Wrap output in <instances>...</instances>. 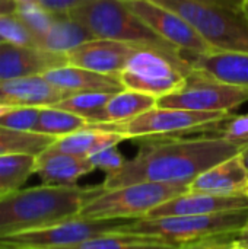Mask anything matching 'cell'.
Wrapping results in <instances>:
<instances>
[{
  "label": "cell",
  "mask_w": 248,
  "mask_h": 249,
  "mask_svg": "<svg viewBox=\"0 0 248 249\" xmlns=\"http://www.w3.org/2000/svg\"><path fill=\"white\" fill-rule=\"evenodd\" d=\"M134 158L104 178L105 190L137 182H164L189 185L209 168L243 153L246 143H235L222 134L200 137H145Z\"/></svg>",
  "instance_id": "obj_1"
},
{
  "label": "cell",
  "mask_w": 248,
  "mask_h": 249,
  "mask_svg": "<svg viewBox=\"0 0 248 249\" xmlns=\"http://www.w3.org/2000/svg\"><path fill=\"white\" fill-rule=\"evenodd\" d=\"M102 190V184L92 187L42 184L4 194L0 197V238L76 219Z\"/></svg>",
  "instance_id": "obj_2"
},
{
  "label": "cell",
  "mask_w": 248,
  "mask_h": 249,
  "mask_svg": "<svg viewBox=\"0 0 248 249\" xmlns=\"http://www.w3.org/2000/svg\"><path fill=\"white\" fill-rule=\"evenodd\" d=\"M69 16L88 28L95 38L151 48L178 63H189L177 47L151 29L121 0H85Z\"/></svg>",
  "instance_id": "obj_3"
},
{
  "label": "cell",
  "mask_w": 248,
  "mask_h": 249,
  "mask_svg": "<svg viewBox=\"0 0 248 249\" xmlns=\"http://www.w3.org/2000/svg\"><path fill=\"white\" fill-rule=\"evenodd\" d=\"M180 15L213 51L248 53V18L243 10L202 0H151Z\"/></svg>",
  "instance_id": "obj_4"
},
{
  "label": "cell",
  "mask_w": 248,
  "mask_h": 249,
  "mask_svg": "<svg viewBox=\"0 0 248 249\" xmlns=\"http://www.w3.org/2000/svg\"><path fill=\"white\" fill-rule=\"evenodd\" d=\"M248 217V209L231 210L208 216L142 217L127 222L117 232L159 238L175 247L224 233L240 232Z\"/></svg>",
  "instance_id": "obj_5"
},
{
  "label": "cell",
  "mask_w": 248,
  "mask_h": 249,
  "mask_svg": "<svg viewBox=\"0 0 248 249\" xmlns=\"http://www.w3.org/2000/svg\"><path fill=\"white\" fill-rule=\"evenodd\" d=\"M187 191L189 185L164 182H137L113 190L104 188L82 209L79 217L95 220H136Z\"/></svg>",
  "instance_id": "obj_6"
},
{
  "label": "cell",
  "mask_w": 248,
  "mask_h": 249,
  "mask_svg": "<svg viewBox=\"0 0 248 249\" xmlns=\"http://www.w3.org/2000/svg\"><path fill=\"white\" fill-rule=\"evenodd\" d=\"M232 115L231 112H205L180 108L153 107L133 120L115 124H91L94 127L115 131L129 139L165 137L200 128L221 125Z\"/></svg>",
  "instance_id": "obj_7"
},
{
  "label": "cell",
  "mask_w": 248,
  "mask_h": 249,
  "mask_svg": "<svg viewBox=\"0 0 248 249\" xmlns=\"http://www.w3.org/2000/svg\"><path fill=\"white\" fill-rule=\"evenodd\" d=\"M191 70L190 63H178L159 51L139 48L120 73V80L124 89L148 93L159 99L181 90Z\"/></svg>",
  "instance_id": "obj_8"
},
{
  "label": "cell",
  "mask_w": 248,
  "mask_h": 249,
  "mask_svg": "<svg viewBox=\"0 0 248 249\" xmlns=\"http://www.w3.org/2000/svg\"><path fill=\"white\" fill-rule=\"evenodd\" d=\"M130 220H95L76 217L53 226L19 232L0 238V248L6 249H66L79 242L120 231Z\"/></svg>",
  "instance_id": "obj_9"
},
{
  "label": "cell",
  "mask_w": 248,
  "mask_h": 249,
  "mask_svg": "<svg viewBox=\"0 0 248 249\" xmlns=\"http://www.w3.org/2000/svg\"><path fill=\"white\" fill-rule=\"evenodd\" d=\"M248 102V88L215 80L197 70L187 74L181 90L158 99V107L205 112H231Z\"/></svg>",
  "instance_id": "obj_10"
},
{
  "label": "cell",
  "mask_w": 248,
  "mask_h": 249,
  "mask_svg": "<svg viewBox=\"0 0 248 249\" xmlns=\"http://www.w3.org/2000/svg\"><path fill=\"white\" fill-rule=\"evenodd\" d=\"M127 6L159 36L177 47L184 57L213 51L197 31L172 10L151 0H136L127 3Z\"/></svg>",
  "instance_id": "obj_11"
},
{
  "label": "cell",
  "mask_w": 248,
  "mask_h": 249,
  "mask_svg": "<svg viewBox=\"0 0 248 249\" xmlns=\"http://www.w3.org/2000/svg\"><path fill=\"white\" fill-rule=\"evenodd\" d=\"M136 50H139V47L126 42L95 38L69 51L66 54V60L69 66L101 74L120 76Z\"/></svg>",
  "instance_id": "obj_12"
},
{
  "label": "cell",
  "mask_w": 248,
  "mask_h": 249,
  "mask_svg": "<svg viewBox=\"0 0 248 249\" xmlns=\"http://www.w3.org/2000/svg\"><path fill=\"white\" fill-rule=\"evenodd\" d=\"M66 54H56L37 47H23L3 41L0 44V82L42 74L66 66Z\"/></svg>",
  "instance_id": "obj_13"
},
{
  "label": "cell",
  "mask_w": 248,
  "mask_h": 249,
  "mask_svg": "<svg viewBox=\"0 0 248 249\" xmlns=\"http://www.w3.org/2000/svg\"><path fill=\"white\" fill-rule=\"evenodd\" d=\"M248 209V197L243 196H215L205 193H184L170 201L155 207L145 217L168 216H208L231 210Z\"/></svg>",
  "instance_id": "obj_14"
},
{
  "label": "cell",
  "mask_w": 248,
  "mask_h": 249,
  "mask_svg": "<svg viewBox=\"0 0 248 249\" xmlns=\"http://www.w3.org/2000/svg\"><path fill=\"white\" fill-rule=\"evenodd\" d=\"M70 96L42 74L0 82V104L10 107H54Z\"/></svg>",
  "instance_id": "obj_15"
},
{
  "label": "cell",
  "mask_w": 248,
  "mask_h": 249,
  "mask_svg": "<svg viewBox=\"0 0 248 249\" xmlns=\"http://www.w3.org/2000/svg\"><path fill=\"white\" fill-rule=\"evenodd\" d=\"M247 184L248 168L240 153L200 174L189 184V193L243 196L246 194Z\"/></svg>",
  "instance_id": "obj_16"
},
{
  "label": "cell",
  "mask_w": 248,
  "mask_h": 249,
  "mask_svg": "<svg viewBox=\"0 0 248 249\" xmlns=\"http://www.w3.org/2000/svg\"><path fill=\"white\" fill-rule=\"evenodd\" d=\"M95 168L89 158L69 155L51 146L41 152L35 160V174L45 185H76V181Z\"/></svg>",
  "instance_id": "obj_17"
},
{
  "label": "cell",
  "mask_w": 248,
  "mask_h": 249,
  "mask_svg": "<svg viewBox=\"0 0 248 249\" xmlns=\"http://www.w3.org/2000/svg\"><path fill=\"white\" fill-rule=\"evenodd\" d=\"M193 70L215 80L248 88V53L212 51L206 54L186 55Z\"/></svg>",
  "instance_id": "obj_18"
},
{
  "label": "cell",
  "mask_w": 248,
  "mask_h": 249,
  "mask_svg": "<svg viewBox=\"0 0 248 249\" xmlns=\"http://www.w3.org/2000/svg\"><path fill=\"white\" fill-rule=\"evenodd\" d=\"M42 76L56 88L67 93L80 92H120L124 89L120 76H110L95 73L75 66H60L47 70Z\"/></svg>",
  "instance_id": "obj_19"
},
{
  "label": "cell",
  "mask_w": 248,
  "mask_h": 249,
  "mask_svg": "<svg viewBox=\"0 0 248 249\" xmlns=\"http://www.w3.org/2000/svg\"><path fill=\"white\" fill-rule=\"evenodd\" d=\"M124 140L127 139L115 131L89 125L88 128L56 139L51 147L69 155L91 158L92 155L102 152L108 147L118 146Z\"/></svg>",
  "instance_id": "obj_20"
},
{
  "label": "cell",
  "mask_w": 248,
  "mask_h": 249,
  "mask_svg": "<svg viewBox=\"0 0 248 249\" xmlns=\"http://www.w3.org/2000/svg\"><path fill=\"white\" fill-rule=\"evenodd\" d=\"M156 105H158V98L152 95L130 90V89H123L111 96V99L101 109V112L96 115L92 124L124 123L136 118L137 115L152 109Z\"/></svg>",
  "instance_id": "obj_21"
},
{
  "label": "cell",
  "mask_w": 248,
  "mask_h": 249,
  "mask_svg": "<svg viewBox=\"0 0 248 249\" xmlns=\"http://www.w3.org/2000/svg\"><path fill=\"white\" fill-rule=\"evenodd\" d=\"M91 39H95V36L82 23L69 15H57L47 34L38 39V48L56 54H67Z\"/></svg>",
  "instance_id": "obj_22"
},
{
  "label": "cell",
  "mask_w": 248,
  "mask_h": 249,
  "mask_svg": "<svg viewBox=\"0 0 248 249\" xmlns=\"http://www.w3.org/2000/svg\"><path fill=\"white\" fill-rule=\"evenodd\" d=\"M175 245L155 236L111 232L94 236L66 249H174Z\"/></svg>",
  "instance_id": "obj_23"
},
{
  "label": "cell",
  "mask_w": 248,
  "mask_h": 249,
  "mask_svg": "<svg viewBox=\"0 0 248 249\" xmlns=\"http://www.w3.org/2000/svg\"><path fill=\"white\" fill-rule=\"evenodd\" d=\"M91 123L77 114L56 107H42L34 133L53 136L56 139L88 128Z\"/></svg>",
  "instance_id": "obj_24"
},
{
  "label": "cell",
  "mask_w": 248,
  "mask_h": 249,
  "mask_svg": "<svg viewBox=\"0 0 248 249\" xmlns=\"http://www.w3.org/2000/svg\"><path fill=\"white\" fill-rule=\"evenodd\" d=\"M37 156L13 153L0 156V196L20 190L28 178L35 174Z\"/></svg>",
  "instance_id": "obj_25"
},
{
  "label": "cell",
  "mask_w": 248,
  "mask_h": 249,
  "mask_svg": "<svg viewBox=\"0 0 248 249\" xmlns=\"http://www.w3.org/2000/svg\"><path fill=\"white\" fill-rule=\"evenodd\" d=\"M56 142V137L34 131H16L0 127V156L26 153L38 156Z\"/></svg>",
  "instance_id": "obj_26"
},
{
  "label": "cell",
  "mask_w": 248,
  "mask_h": 249,
  "mask_svg": "<svg viewBox=\"0 0 248 249\" xmlns=\"http://www.w3.org/2000/svg\"><path fill=\"white\" fill-rule=\"evenodd\" d=\"M113 95L114 92H80L64 98L54 107L85 117L92 124Z\"/></svg>",
  "instance_id": "obj_27"
},
{
  "label": "cell",
  "mask_w": 248,
  "mask_h": 249,
  "mask_svg": "<svg viewBox=\"0 0 248 249\" xmlns=\"http://www.w3.org/2000/svg\"><path fill=\"white\" fill-rule=\"evenodd\" d=\"M20 20L28 26V29L32 32V35L37 39L44 36L47 31L51 28V25L56 20V13L48 12L42 6H39L37 1H29V3H16V12H15Z\"/></svg>",
  "instance_id": "obj_28"
},
{
  "label": "cell",
  "mask_w": 248,
  "mask_h": 249,
  "mask_svg": "<svg viewBox=\"0 0 248 249\" xmlns=\"http://www.w3.org/2000/svg\"><path fill=\"white\" fill-rule=\"evenodd\" d=\"M0 36L10 44L38 48L35 36L16 13L0 15Z\"/></svg>",
  "instance_id": "obj_29"
},
{
  "label": "cell",
  "mask_w": 248,
  "mask_h": 249,
  "mask_svg": "<svg viewBox=\"0 0 248 249\" xmlns=\"http://www.w3.org/2000/svg\"><path fill=\"white\" fill-rule=\"evenodd\" d=\"M42 107H15L0 117V127L16 131H34Z\"/></svg>",
  "instance_id": "obj_30"
},
{
  "label": "cell",
  "mask_w": 248,
  "mask_h": 249,
  "mask_svg": "<svg viewBox=\"0 0 248 249\" xmlns=\"http://www.w3.org/2000/svg\"><path fill=\"white\" fill-rule=\"evenodd\" d=\"M89 160L95 169L105 172V177L118 172L124 166V163L127 162V159L123 156V153L117 149V146L108 147L102 152L92 155L89 158Z\"/></svg>",
  "instance_id": "obj_31"
},
{
  "label": "cell",
  "mask_w": 248,
  "mask_h": 249,
  "mask_svg": "<svg viewBox=\"0 0 248 249\" xmlns=\"http://www.w3.org/2000/svg\"><path fill=\"white\" fill-rule=\"evenodd\" d=\"M221 134L231 142L248 144V114L231 117L227 120Z\"/></svg>",
  "instance_id": "obj_32"
},
{
  "label": "cell",
  "mask_w": 248,
  "mask_h": 249,
  "mask_svg": "<svg viewBox=\"0 0 248 249\" xmlns=\"http://www.w3.org/2000/svg\"><path fill=\"white\" fill-rule=\"evenodd\" d=\"M238 232L232 233H224L218 236H210L205 239H199L194 242H189L184 245H180L174 249H227L237 244Z\"/></svg>",
  "instance_id": "obj_33"
},
{
  "label": "cell",
  "mask_w": 248,
  "mask_h": 249,
  "mask_svg": "<svg viewBox=\"0 0 248 249\" xmlns=\"http://www.w3.org/2000/svg\"><path fill=\"white\" fill-rule=\"evenodd\" d=\"M85 0H37L39 6L56 15H69L72 10L79 7Z\"/></svg>",
  "instance_id": "obj_34"
},
{
  "label": "cell",
  "mask_w": 248,
  "mask_h": 249,
  "mask_svg": "<svg viewBox=\"0 0 248 249\" xmlns=\"http://www.w3.org/2000/svg\"><path fill=\"white\" fill-rule=\"evenodd\" d=\"M202 1H208V3H213V4H219V6H225L229 9H235V10H243L244 1L246 0H202Z\"/></svg>",
  "instance_id": "obj_35"
},
{
  "label": "cell",
  "mask_w": 248,
  "mask_h": 249,
  "mask_svg": "<svg viewBox=\"0 0 248 249\" xmlns=\"http://www.w3.org/2000/svg\"><path fill=\"white\" fill-rule=\"evenodd\" d=\"M237 244L248 249V217L244 228L238 232V238H237Z\"/></svg>",
  "instance_id": "obj_36"
},
{
  "label": "cell",
  "mask_w": 248,
  "mask_h": 249,
  "mask_svg": "<svg viewBox=\"0 0 248 249\" xmlns=\"http://www.w3.org/2000/svg\"><path fill=\"white\" fill-rule=\"evenodd\" d=\"M241 156H243V160H244V163H246V166L248 168V147L241 153Z\"/></svg>",
  "instance_id": "obj_37"
},
{
  "label": "cell",
  "mask_w": 248,
  "mask_h": 249,
  "mask_svg": "<svg viewBox=\"0 0 248 249\" xmlns=\"http://www.w3.org/2000/svg\"><path fill=\"white\" fill-rule=\"evenodd\" d=\"M243 12L246 13V16L248 18V1H244V6H243Z\"/></svg>",
  "instance_id": "obj_38"
},
{
  "label": "cell",
  "mask_w": 248,
  "mask_h": 249,
  "mask_svg": "<svg viewBox=\"0 0 248 249\" xmlns=\"http://www.w3.org/2000/svg\"><path fill=\"white\" fill-rule=\"evenodd\" d=\"M227 249H247V248H244V247H241V245L235 244V245H232V247H229V248H227Z\"/></svg>",
  "instance_id": "obj_39"
},
{
  "label": "cell",
  "mask_w": 248,
  "mask_h": 249,
  "mask_svg": "<svg viewBox=\"0 0 248 249\" xmlns=\"http://www.w3.org/2000/svg\"><path fill=\"white\" fill-rule=\"evenodd\" d=\"M16 3H29V1H37V0H15Z\"/></svg>",
  "instance_id": "obj_40"
},
{
  "label": "cell",
  "mask_w": 248,
  "mask_h": 249,
  "mask_svg": "<svg viewBox=\"0 0 248 249\" xmlns=\"http://www.w3.org/2000/svg\"><path fill=\"white\" fill-rule=\"evenodd\" d=\"M121 1H124V3H130V1H136V0H121Z\"/></svg>",
  "instance_id": "obj_41"
},
{
  "label": "cell",
  "mask_w": 248,
  "mask_h": 249,
  "mask_svg": "<svg viewBox=\"0 0 248 249\" xmlns=\"http://www.w3.org/2000/svg\"><path fill=\"white\" fill-rule=\"evenodd\" d=\"M246 196L248 197V184H247V188H246Z\"/></svg>",
  "instance_id": "obj_42"
},
{
  "label": "cell",
  "mask_w": 248,
  "mask_h": 249,
  "mask_svg": "<svg viewBox=\"0 0 248 249\" xmlns=\"http://www.w3.org/2000/svg\"><path fill=\"white\" fill-rule=\"evenodd\" d=\"M3 41H4V39H3V38H1V36H0V44H1V42H3Z\"/></svg>",
  "instance_id": "obj_43"
},
{
  "label": "cell",
  "mask_w": 248,
  "mask_h": 249,
  "mask_svg": "<svg viewBox=\"0 0 248 249\" xmlns=\"http://www.w3.org/2000/svg\"><path fill=\"white\" fill-rule=\"evenodd\" d=\"M0 197H3V196H0Z\"/></svg>",
  "instance_id": "obj_44"
},
{
  "label": "cell",
  "mask_w": 248,
  "mask_h": 249,
  "mask_svg": "<svg viewBox=\"0 0 248 249\" xmlns=\"http://www.w3.org/2000/svg\"><path fill=\"white\" fill-rule=\"evenodd\" d=\"M246 1H248V0H246Z\"/></svg>",
  "instance_id": "obj_45"
}]
</instances>
